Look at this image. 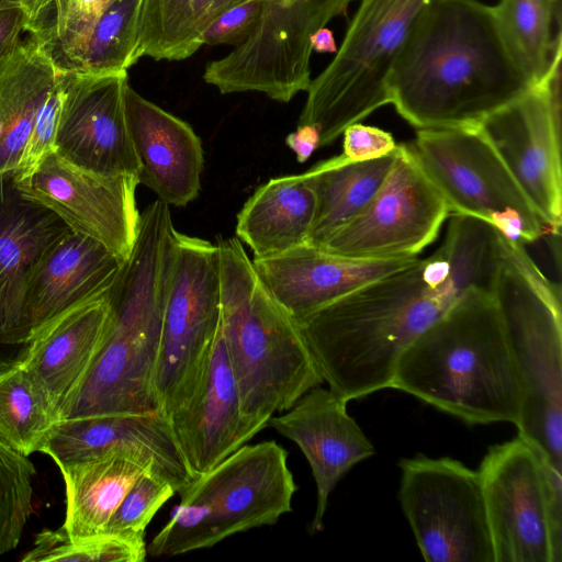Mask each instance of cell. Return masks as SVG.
<instances>
[{
  "label": "cell",
  "instance_id": "obj_34",
  "mask_svg": "<svg viewBox=\"0 0 562 562\" xmlns=\"http://www.w3.org/2000/svg\"><path fill=\"white\" fill-rule=\"evenodd\" d=\"M146 555L145 540L108 533L72 540L61 526L55 530L43 529L21 561L142 562Z\"/></svg>",
  "mask_w": 562,
  "mask_h": 562
},
{
  "label": "cell",
  "instance_id": "obj_5",
  "mask_svg": "<svg viewBox=\"0 0 562 562\" xmlns=\"http://www.w3.org/2000/svg\"><path fill=\"white\" fill-rule=\"evenodd\" d=\"M221 330L245 418L259 431L324 381L295 319L270 295L238 238L217 245Z\"/></svg>",
  "mask_w": 562,
  "mask_h": 562
},
{
  "label": "cell",
  "instance_id": "obj_18",
  "mask_svg": "<svg viewBox=\"0 0 562 562\" xmlns=\"http://www.w3.org/2000/svg\"><path fill=\"white\" fill-rule=\"evenodd\" d=\"M127 85V71L68 72L54 153L97 175L137 178L139 166L124 109Z\"/></svg>",
  "mask_w": 562,
  "mask_h": 562
},
{
  "label": "cell",
  "instance_id": "obj_1",
  "mask_svg": "<svg viewBox=\"0 0 562 562\" xmlns=\"http://www.w3.org/2000/svg\"><path fill=\"white\" fill-rule=\"evenodd\" d=\"M499 232L451 214L439 248L295 322L328 389L347 402L391 389L406 348L468 290L492 292Z\"/></svg>",
  "mask_w": 562,
  "mask_h": 562
},
{
  "label": "cell",
  "instance_id": "obj_13",
  "mask_svg": "<svg viewBox=\"0 0 562 562\" xmlns=\"http://www.w3.org/2000/svg\"><path fill=\"white\" fill-rule=\"evenodd\" d=\"M450 210L407 144L367 207L322 247L362 260L416 258L436 240Z\"/></svg>",
  "mask_w": 562,
  "mask_h": 562
},
{
  "label": "cell",
  "instance_id": "obj_14",
  "mask_svg": "<svg viewBox=\"0 0 562 562\" xmlns=\"http://www.w3.org/2000/svg\"><path fill=\"white\" fill-rule=\"evenodd\" d=\"M480 128L549 231L562 224L561 61Z\"/></svg>",
  "mask_w": 562,
  "mask_h": 562
},
{
  "label": "cell",
  "instance_id": "obj_16",
  "mask_svg": "<svg viewBox=\"0 0 562 562\" xmlns=\"http://www.w3.org/2000/svg\"><path fill=\"white\" fill-rule=\"evenodd\" d=\"M495 562H552L539 460L518 436L488 448L477 470Z\"/></svg>",
  "mask_w": 562,
  "mask_h": 562
},
{
  "label": "cell",
  "instance_id": "obj_24",
  "mask_svg": "<svg viewBox=\"0 0 562 562\" xmlns=\"http://www.w3.org/2000/svg\"><path fill=\"white\" fill-rule=\"evenodd\" d=\"M416 258L353 259L305 244L278 255L252 259V263L270 295L296 319L367 282L411 265Z\"/></svg>",
  "mask_w": 562,
  "mask_h": 562
},
{
  "label": "cell",
  "instance_id": "obj_11",
  "mask_svg": "<svg viewBox=\"0 0 562 562\" xmlns=\"http://www.w3.org/2000/svg\"><path fill=\"white\" fill-rule=\"evenodd\" d=\"M221 322L216 245L178 233L156 372L160 412L168 417L191 395Z\"/></svg>",
  "mask_w": 562,
  "mask_h": 562
},
{
  "label": "cell",
  "instance_id": "obj_40",
  "mask_svg": "<svg viewBox=\"0 0 562 562\" xmlns=\"http://www.w3.org/2000/svg\"><path fill=\"white\" fill-rule=\"evenodd\" d=\"M540 473L544 492L552 562L562 561V469L540 459Z\"/></svg>",
  "mask_w": 562,
  "mask_h": 562
},
{
  "label": "cell",
  "instance_id": "obj_25",
  "mask_svg": "<svg viewBox=\"0 0 562 562\" xmlns=\"http://www.w3.org/2000/svg\"><path fill=\"white\" fill-rule=\"evenodd\" d=\"M111 323V307L104 295L68 311L35 339L22 366L43 382L59 414L92 367Z\"/></svg>",
  "mask_w": 562,
  "mask_h": 562
},
{
  "label": "cell",
  "instance_id": "obj_26",
  "mask_svg": "<svg viewBox=\"0 0 562 562\" xmlns=\"http://www.w3.org/2000/svg\"><path fill=\"white\" fill-rule=\"evenodd\" d=\"M59 470L66 487L63 527L72 540L102 535L138 479L147 472L157 473L150 460L126 451L108 452Z\"/></svg>",
  "mask_w": 562,
  "mask_h": 562
},
{
  "label": "cell",
  "instance_id": "obj_19",
  "mask_svg": "<svg viewBox=\"0 0 562 562\" xmlns=\"http://www.w3.org/2000/svg\"><path fill=\"white\" fill-rule=\"evenodd\" d=\"M58 468L126 451L150 460L177 493L193 480L169 418L161 413L105 414L59 419L38 448Z\"/></svg>",
  "mask_w": 562,
  "mask_h": 562
},
{
  "label": "cell",
  "instance_id": "obj_23",
  "mask_svg": "<svg viewBox=\"0 0 562 562\" xmlns=\"http://www.w3.org/2000/svg\"><path fill=\"white\" fill-rule=\"evenodd\" d=\"M125 260L100 241L69 231L38 261L26 285L24 314L32 347L58 317L106 295Z\"/></svg>",
  "mask_w": 562,
  "mask_h": 562
},
{
  "label": "cell",
  "instance_id": "obj_15",
  "mask_svg": "<svg viewBox=\"0 0 562 562\" xmlns=\"http://www.w3.org/2000/svg\"><path fill=\"white\" fill-rule=\"evenodd\" d=\"M14 181L25 198L53 211L70 231L128 258L140 220L136 177L97 175L50 153L35 167L14 172Z\"/></svg>",
  "mask_w": 562,
  "mask_h": 562
},
{
  "label": "cell",
  "instance_id": "obj_31",
  "mask_svg": "<svg viewBox=\"0 0 562 562\" xmlns=\"http://www.w3.org/2000/svg\"><path fill=\"white\" fill-rule=\"evenodd\" d=\"M248 0H142L138 58L182 60L224 12Z\"/></svg>",
  "mask_w": 562,
  "mask_h": 562
},
{
  "label": "cell",
  "instance_id": "obj_7",
  "mask_svg": "<svg viewBox=\"0 0 562 562\" xmlns=\"http://www.w3.org/2000/svg\"><path fill=\"white\" fill-rule=\"evenodd\" d=\"M296 490L282 446L273 440L246 443L178 493L180 504L148 544L147 554H183L274 525L292 510Z\"/></svg>",
  "mask_w": 562,
  "mask_h": 562
},
{
  "label": "cell",
  "instance_id": "obj_4",
  "mask_svg": "<svg viewBox=\"0 0 562 562\" xmlns=\"http://www.w3.org/2000/svg\"><path fill=\"white\" fill-rule=\"evenodd\" d=\"M391 389L469 425L517 424L521 390L488 290H468L402 353Z\"/></svg>",
  "mask_w": 562,
  "mask_h": 562
},
{
  "label": "cell",
  "instance_id": "obj_27",
  "mask_svg": "<svg viewBox=\"0 0 562 562\" xmlns=\"http://www.w3.org/2000/svg\"><path fill=\"white\" fill-rule=\"evenodd\" d=\"M315 210V194L303 173L272 178L239 211L237 238L252 250L254 259L305 245Z\"/></svg>",
  "mask_w": 562,
  "mask_h": 562
},
{
  "label": "cell",
  "instance_id": "obj_3",
  "mask_svg": "<svg viewBox=\"0 0 562 562\" xmlns=\"http://www.w3.org/2000/svg\"><path fill=\"white\" fill-rule=\"evenodd\" d=\"M178 233L162 201L140 214L132 252L106 294L108 337L60 419L161 413L156 372Z\"/></svg>",
  "mask_w": 562,
  "mask_h": 562
},
{
  "label": "cell",
  "instance_id": "obj_12",
  "mask_svg": "<svg viewBox=\"0 0 562 562\" xmlns=\"http://www.w3.org/2000/svg\"><path fill=\"white\" fill-rule=\"evenodd\" d=\"M398 498L428 562H495L477 471L445 457L402 458Z\"/></svg>",
  "mask_w": 562,
  "mask_h": 562
},
{
  "label": "cell",
  "instance_id": "obj_17",
  "mask_svg": "<svg viewBox=\"0 0 562 562\" xmlns=\"http://www.w3.org/2000/svg\"><path fill=\"white\" fill-rule=\"evenodd\" d=\"M69 231L53 211L19 191L14 172L0 175V372L30 356L26 285L38 261Z\"/></svg>",
  "mask_w": 562,
  "mask_h": 562
},
{
  "label": "cell",
  "instance_id": "obj_44",
  "mask_svg": "<svg viewBox=\"0 0 562 562\" xmlns=\"http://www.w3.org/2000/svg\"><path fill=\"white\" fill-rule=\"evenodd\" d=\"M312 50L335 54L338 49L333 32L327 27L318 29L311 37Z\"/></svg>",
  "mask_w": 562,
  "mask_h": 562
},
{
  "label": "cell",
  "instance_id": "obj_43",
  "mask_svg": "<svg viewBox=\"0 0 562 562\" xmlns=\"http://www.w3.org/2000/svg\"><path fill=\"white\" fill-rule=\"evenodd\" d=\"M24 13L26 32L34 34L52 18L54 0H13Z\"/></svg>",
  "mask_w": 562,
  "mask_h": 562
},
{
  "label": "cell",
  "instance_id": "obj_8",
  "mask_svg": "<svg viewBox=\"0 0 562 562\" xmlns=\"http://www.w3.org/2000/svg\"><path fill=\"white\" fill-rule=\"evenodd\" d=\"M440 0H359L331 61L312 79L297 125H313L319 147L390 104L394 68L416 30Z\"/></svg>",
  "mask_w": 562,
  "mask_h": 562
},
{
  "label": "cell",
  "instance_id": "obj_42",
  "mask_svg": "<svg viewBox=\"0 0 562 562\" xmlns=\"http://www.w3.org/2000/svg\"><path fill=\"white\" fill-rule=\"evenodd\" d=\"M286 146L295 154L299 162H305L319 148V134L313 125H297L285 137Z\"/></svg>",
  "mask_w": 562,
  "mask_h": 562
},
{
  "label": "cell",
  "instance_id": "obj_9",
  "mask_svg": "<svg viewBox=\"0 0 562 562\" xmlns=\"http://www.w3.org/2000/svg\"><path fill=\"white\" fill-rule=\"evenodd\" d=\"M407 146L450 214L487 222L524 245L549 229L480 125L416 130Z\"/></svg>",
  "mask_w": 562,
  "mask_h": 562
},
{
  "label": "cell",
  "instance_id": "obj_20",
  "mask_svg": "<svg viewBox=\"0 0 562 562\" xmlns=\"http://www.w3.org/2000/svg\"><path fill=\"white\" fill-rule=\"evenodd\" d=\"M168 418L194 479L212 470L259 432L243 414L221 322L195 387Z\"/></svg>",
  "mask_w": 562,
  "mask_h": 562
},
{
  "label": "cell",
  "instance_id": "obj_6",
  "mask_svg": "<svg viewBox=\"0 0 562 562\" xmlns=\"http://www.w3.org/2000/svg\"><path fill=\"white\" fill-rule=\"evenodd\" d=\"M492 294L517 368L521 403L518 437L537 458L562 469L561 290L520 241L499 232Z\"/></svg>",
  "mask_w": 562,
  "mask_h": 562
},
{
  "label": "cell",
  "instance_id": "obj_45",
  "mask_svg": "<svg viewBox=\"0 0 562 562\" xmlns=\"http://www.w3.org/2000/svg\"><path fill=\"white\" fill-rule=\"evenodd\" d=\"M10 8H20V7L13 0H0V10L10 9Z\"/></svg>",
  "mask_w": 562,
  "mask_h": 562
},
{
  "label": "cell",
  "instance_id": "obj_10",
  "mask_svg": "<svg viewBox=\"0 0 562 562\" xmlns=\"http://www.w3.org/2000/svg\"><path fill=\"white\" fill-rule=\"evenodd\" d=\"M355 0H261L250 35L226 56L207 64L206 83L221 93L261 92L279 102L306 91L311 37Z\"/></svg>",
  "mask_w": 562,
  "mask_h": 562
},
{
  "label": "cell",
  "instance_id": "obj_41",
  "mask_svg": "<svg viewBox=\"0 0 562 562\" xmlns=\"http://www.w3.org/2000/svg\"><path fill=\"white\" fill-rule=\"evenodd\" d=\"M23 32L25 18L20 8L0 10V64L19 46Z\"/></svg>",
  "mask_w": 562,
  "mask_h": 562
},
{
  "label": "cell",
  "instance_id": "obj_28",
  "mask_svg": "<svg viewBox=\"0 0 562 562\" xmlns=\"http://www.w3.org/2000/svg\"><path fill=\"white\" fill-rule=\"evenodd\" d=\"M59 74L30 34L0 64V175L18 170L38 110Z\"/></svg>",
  "mask_w": 562,
  "mask_h": 562
},
{
  "label": "cell",
  "instance_id": "obj_21",
  "mask_svg": "<svg viewBox=\"0 0 562 562\" xmlns=\"http://www.w3.org/2000/svg\"><path fill=\"white\" fill-rule=\"evenodd\" d=\"M347 403L330 389L318 385L268 422L269 427L295 442L310 463L317 488L311 533L323 530L328 497L340 479L375 453L371 441L348 414Z\"/></svg>",
  "mask_w": 562,
  "mask_h": 562
},
{
  "label": "cell",
  "instance_id": "obj_38",
  "mask_svg": "<svg viewBox=\"0 0 562 562\" xmlns=\"http://www.w3.org/2000/svg\"><path fill=\"white\" fill-rule=\"evenodd\" d=\"M261 10V0H248L215 20L202 36V45L238 46L255 29Z\"/></svg>",
  "mask_w": 562,
  "mask_h": 562
},
{
  "label": "cell",
  "instance_id": "obj_37",
  "mask_svg": "<svg viewBox=\"0 0 562 562\" xmlns=\"http://www.w3.org/2000/svg\"><path fill=\"white\" fill-rule=\"evenodd\" d=\"M67 78L68 72L60 71L42 103L15 172H24L35 167L47 155L54 153Z\"/></svg>",
  "mask_w": 562,
  "mask_h": 562
},
{
  "label": "cell",
  "instance_id": "obj_36",
  "mask_svg": "<svg viewBox=\"0 0 562 562\" xmlns=\"http://www.w3.org/2000/svg\"><path fill=\"white\" fill-rule=\"evenodd\" d=\"M176 493L173 485L165 477L155 472L145 473L127 492L103 533L145 540L148 524Z\"/></svg>",
  "mask_w": 562,
  "mask_h": 562
},
{
  "label": "cell",
  "instance_id": "obj_22",
  "mask_svg": "<svg viewBox=\"0 0 562 562\" xmlns=\"http://www.w3.org/2000/svg\"><path fill=\"white\" fill-rule=\"evenodd\" d=\"M124 109L139 166L138 183L169 206H186L201 189L204 157L200 137L188 123L143 98L130 83Z\"/></svg>",
  "mask_w": 562,
  "mask_h": 562
},
{
  "label": "cell",
  "instance_id": "obj_30",
  "mask_svg": "<svg viewBox=\"0 0 562 562\" xmlns=\"http://www.w3.org/2000/svg\"><path fill=\"white\" fill-rule=\"evenodd\" d=\"M515 63L531 86L561 61V0H499L492 7Z\"/></svg>",
  "mask_w": 562,
  "mask_h": 562
},
{
  "label": "cell",
  "instance_id": "obj_29",
  "mask_svg": "<svg viewBox=\"0 0 562 562\" xmlns=\"http://www.w3.org/2000/svg\"><path fill=\"white\" fill-rule=\"evenodd\" d=\"M396 155L397 148L376 159L352 161L340 154L303 172L316 200L306 245L322 248L334 234L356 218L383 184Z\"/></svg>",
  "mask_w": 562,
  "mask_h": 562
},
{
  "label": "cell",
  "instance_id": "obj_32",
  "mask_svg": "<svg viewBox=\"0 0 562 562\" xmlns=\"http://www.w3.org/2000/svg\"><path fill=\"white\" fill-rule=\"evenodd\" d=\"M60 419L43 382L24 366L0 372V436L25 456L38 448Z\"/></svg>",
  "mask_w": 562,
  "mask_h": 562
},
{
  "label": "cell",
  "instance_id": "obj_33",
  "mask_svg": "<svg viewBox=\"0 0 562 562\" xmlns=\"http://www.w3.org/2000/svg\"><path fill=\"white\" fill-rule=\"evenodd\" d=\"M142 0H112L76 61L72 71L108 75L127 71L138 61Z\"/></svg>",
  "mask_w": 562,
  "mask_h": 562
},
{
  "label": "cell",
  "instance_id": "obj_2",
  "mask_svg": "<svg viewBox=\"0 0 562 562\" xmlns=\"http://www.w3.org/2000/svg\"><path fill=\"white\" fill-rule=\"evenodd\" d=\"M531 87L491 5L440 0L397 61L389 94L390 104L416 130L473 127Z\"/></svg>",
  "mask_w": 562,
  "mask_h": 562
},
{
  "label": "cell",
  "instance_id": "obj_39",
  "mask_svg": "<svg viewBox=\"0 0 562 562\" xmlns=\"http://www.w3.org/2000/svg\"><path fill=\"white\" fill-rule=\"evenodd\" d=\"M342 155L352 161L372 160L393 153L397 144L390 132L361 122L342 133Z\"/></svg>",
  "mask_w": 562,
  "mask_h": 562
},
{
  "label": "cell",
  "instance_id": "obj_35",
  "mask_svg": "<svg viewBox=\"0 0 562 562\" xmlns=\"http://www.w3.org/2000/svg\"><path fill=\"white\" fill-rule=\"evenodd\" d=\"M36 469L0 436V555L15 549L32 513Z\"/></svg>",
  "mask_w": 562,
  "mask_h": 562
}]
</instances>
